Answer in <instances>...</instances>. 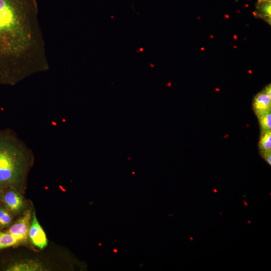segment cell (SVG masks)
<instances>
[{
	"label": "cell",
	"mask_w": 271,
	"mask_h": 271,
	"mask_svg": "<svg viewBox=\"0 0 271 271\" xmlns=\"http://www.w3.org/2000/svg\"><path fill=\"white\" fill-rule=\"evenodd\" d=\"M1 186H0V198L1 197V194H2V188H1Z\"/></svg>",
	"instance_id": "obj_13"
},
{
	"label": "cell",
	"mask_w": 271,
	"mask_h": 271,
	"mask_svg": "<svg viewBox=\"0 0 271 271\" xmlns=\"http://www.w3.org/2000/svg\"><path fill=\"white\" fill-rule=\"evenodd\" d=\"M258 148L259 152L271 151V130L260 131Z\"/></svg>",
	"instance_id": "obj_8"
},
{
	"label": "cell",
	"mask_w": 271,
	"mask_h": 271,
	"mask_svg": "<svg viewBox=\"0 0 271 271\" xmlns=\"http://www.w3.org/2000/svg\"><path fill=\"white\" fill-rule=\"evenodd\" d=\"M29 237L34 245L40 249H44L48 244L46 234L39 223L35 211L32 213V219L30 225Z\"/></svg>",
	"instance_id": "obj_4"
},
{
	"label": "cell",
	"mask_w": 271,
	"mask_h": 271,
	"mask_svg": "<svg viewBox=\"0 0 271 271\" xmlns=\"http://www.w3.org/2000/svg\"><path fill=\"white\" fill-rule=\"evenodd\" d=\"M261 156L269 165L271 164V151H260Z\"/></svg>",
	"instance_id": "obj_11"
},
{
	"label": "cell",
	"mask_w": 271,
	"mask_h": 271,
	"mask_svg": "<svg viewBox=\"0 0 271 271\" xmlns=\"http://www.w3.org/2000/svg\"><path fill=\"white\" fill-rule=\"evenodd\" d=\"M22 243L11 233L0 231V250Z\"/></svg>",
	"instance_id": "obj_7"
},
{
	"label": "cell",
	"mask_w": 271,
	"mask_h": 271,
	"mask_svg": "<svg viewBox=\"0 0 271 271\" xmlns=\"http://www.w3.org/2000/svg\"><path fill=\"white\" fill-rule=\"evenodd\" d=\"M252 107L256 116L271 111L270 84L266 86L254 97Z\"/></svg>",
	"instance_id": "obj_5"
},
{
	"label": "cell",
	"mask_w": 271,
	"mask_h": 271,
	"mask_svg": "<svg viewBox=\"0 0 271 271\" xmlns=\"http://www.w3.org/2000/svg\"><path fill=\"white\" fill-rule=\"evenodd\" d=\"M32 213L31 209L26 210L22 216L7 231L8 232L17 237L22 243L26 242L29 237Z\"/></svg>",
	"instance_id": "obj_2"
},
{
	"label": "cell",
	"mask_w": 271,
	"mask_h": 271,
	"mask_svg": "<svg viewBox=\"0 0 271 271\" xmlns=\"http://www.w3.org/2000/svg\"><path fill=\"white\" fill-rule=\"evenodd\" d=\"M34 161L32 151L15 132L0 129V186L22 191Z\"/></svg>",
	"instance_id": "obj_1"
},
{
	"label": "cell",
	"mask_w": 271,
	"mask_h": 271,
	"mask_svg": "<svg viewBox=\"0 0 271 271\" xmlns=\"http://www.w3.org/2000/svg\"><path fill=\"white\" fill-rule=\"evenodd\" d=\"M4 209L5 208H4L3 207H0V223H1V217H2V216L3 213L4 212Z\"/></svg>",
	"instance_id": "obj_12"
},
{
	"label": "cell",
	"mask_w": 271,
	"mask_h": 271,
	"mask_svg": "<svg viewBox=\"0 0 271 271\" xmlns=\"http://www.w3.org/2000/svg\"><path fill=\"white\" fill-rule=\"evenodd\" d=\"M261 131L271 130V111L260 114L256 116Z\"/></svg>",
	"instance_id": "obj_9"
},
{
	"label": "cell",
	"mask_w": 271,
	"mask_h": 271,
	"mask_svg": "<svg viewBox=\"0 0 271 271\" xmlns=\"http://www.w3.org/2000/svg\"><path fill=\"white\" fill-rule=\"evenodd\" d=\"M12 222V216L11 213H10L9 210L4 209L1 217L0 227H3L8 226Z\"/></svg>",
	"instance_id": "obj_10"
},
{
	"label": "cell",
	"mask_w": 271,
	"mask_h": 271,
	"mask_svg": "<svg viewBox=\"0 0 271 271\" xmlns=\"http://www.w3.org/2000/svg\"><path fill=\"white\" fill-rule=\"evenodd\" d=\"M3 201L8 209L14 215L24 212L26 210V202L18 190L11 188L3 196Z\"/></svg>",
	"instance_id": "obj_3"
},
{
	"label": "cell",
	"mask_w": 271,
	"mask_h": 271,
	"mask_svg": "<svg viewBox=\"0 0 271 271\" xmlns=\"http://www.w3.org/2000/svg\"><path fill=\"white\" fill-rule=\"evenodd\" d=\"M10 271H42L47 270L45 265L38 261L32 259L23 260L15 262L10 266Z\"/></svg>",
	"instance_id": "obj_6"
}]
</instances>
